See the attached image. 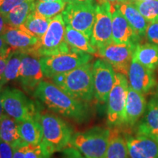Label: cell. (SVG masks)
Listing matches in <instances>:
<instances>
[{"label": "cell", "mask_w": 158, "mask_h": 158, "mask_svg": "<svg viewBox=\"0 0 158 158\" xmlns=\"http://www.w3.org/2000/svg\"><path fill=\"white\" fill-rule=\"evenodd\" d=\"M127 77L130 87L143 94L151 92L157 84L153 70L144 67L133 57L130 63Z\"/></svg>", "instance_id": "15"}, {"label": "cell", "mask_w": 158, "mask_h": 158, "mask_svg": "<svg viewBox=\"0 0 158 158\" xmlns=\"http://www.w3.org/2000/svg\"><path fill=\"white\" fill-rule=\"evenodd\" d=\"M65 28L66 24L62 14L59 13L51 19L46 32L39 39L37 44L25 53H29L40 58L70 52L72 49L64 40Z\"/></svg>", "instance_id": "4"}, {"label": "cell", "mask_w": 158, "mask_h": 158, "mask_svg": "<svg viewBox=\"0 0 158 158\" xmlns=\"http://www.w3.org/2000/svg\"><path fill=\"white\" fill-rule=\"evenodd\" d=\"M112 12V42L116 44H139L141 37L134 30L122 13L114 5Z\"/></svg>", "instance_id": "14"}, {"label": "cell", "mask_w": 158, "mask_h": 158, "mask_svg": "<svg viewBox=\"0 0 158 158\" xmlns=\"http://www.w3.org/2000/svg\"><path fill=\"white\" fill-rule=\"evenodd\" d=\"M3 87L0 86V118L4 114V109L2 106V91Z\"/></svg>", "instance_id": "40"}, {"label": "cell", "mask_w": 158, "mask_h": 158, "mask_svg": "<svg viewBox=\"0 0 158 158\" xmlns=\"http://www.w3.org/2000/svg\"><path fill=\"white\" fill-rule=\"evenodd\" d=\"M68 2H85L88 1V0H67Z\"/></svg>", "instance_id": "41"}, {"label": "cell", "mask_w": 158, "mask_h": 158, "mask_svg": "<svg viewBox=\"0 0 158 158\" xmlns=\"http://www.w3.org/2000/svg\"><path fill=\"white\" fill-rule=\"evenodd\" d=\"M104 158H130L125 135L121 128H110L109 141Z\"/></svg>", "instance_id": "22"}, {"label": "cell", "mask_w": 158, "mask_h": 158, "mask_svg": "<svg viewBox=\"0 0 158 158\" xmlns=\"http://www.w3.org/2000/svg\"><path fill=\"white\" fill-rule=\"evenodd\" d=\"M130 158H158V143L149 136L124 133Z\"/></svg>", "instance_id": "16"}, {"label": "cell", "mask_w": 158, "mask_h": 158, "mask_svg": "<svg viewBox=\"0 0 158 158\" xmlns=\"http://www.w3.org/2000/svg\"><path fill=\"white\" fill-rule=\"evenodd\" d=\"M116 72L107 61L99 59L93 63L94 98L98 103L104 105L115 81Z\"/></svg>", "instance_id": "13"}, {"label": "cell", "mask_w": 158, "mask_h": 158, "mask_svg": "<svg viewBox=\"0 0 158 158\" xmlns=\"http://www.w3.org/2000/svg\"><path fill=\"white\" fill-rule=\"evenodd\" d=\"M156 92H157L156 95H157V97L158 98V85H157V90H156Z\"/></svg>", "instance_id": "43"}, {"label": "cell", "mask_w": 158, "mask_h": 158, "mask_svg": "<svg viewBox=\"0 0 158 158\" xmlns=\"http://www.w3.org/2000/svg\"><path fill=\"white\" fill-rule=\"evenodd\" d=\"M154 139H155V141H157V143H158V136H157V137H156L155 138H154Z\"/></svg>", "instance_id": "45"}, {"label": "cell", "mask_w": 158, "mask_h": 158, "mask_svg": "<svg viewBox=\"0 0 158 158\" xmlns=\"http://www.w3.org/2000/svg\"><path fill=\"white\" fill-rule=\"evenodd\" d=\"M7 23H6L5 16L2 13H0V35H2L7 27Z\"/></svg>", "instance_id": "37"}, {"label": "cell", "mask_w": 158, "mask_h": 158, "mask_svg": "<svg viewBox=\"0 0 158 158\" xmlns=\"http://www.w3.org/2000/svg\"><path fill=\"white\" fill-rule=\"evenodd\" d=\"M67 0H56V1L47 2H35V11L43 16L52 19L56 15L64 11L68 5Z\"/></svg>", "instance_id": "30"}, {"label": "cell", "mask_w": 158, "mask_h": 158, "mask_svg": "<svg viewBox=\"0 0 158 158\" xmlns=\"http://www.w3.org/2000/svg\"><path fill=\"white\" fill-rule=\"evenodd\" d=\"M2 141L9 143L13 149L27 143L19 133V122L6 114L0 118V142Z\"/></svg>", "instance_id": "20"}, {"label": "cell", "mask_w": 158, "mask_h": 158, "mask_svg": "<svg viewBox=\"0 0 158 158\" xmlns=\"http://www.w3.org/2000/svg\"><path fill=\"white\" fill-rule=\"evenodd\" d=\"M7 48H9V46L6 43L2 35H0V54L2 53L4 51H5Z\"/></svg>", "instance_id": "39"}, {"label": "cell", "mask_w": 158, "mask_h": 158, "mask_svg": "<svg viewBox=\"0 0 158 158\" xmlns=\"http://www.w3.org/2000/svg\"><path fill=\"white\" fill-rule=\"evenodd\" d=\"M51 20L34 10L28 15L20 28L40 39L46 32Z\"/></svg>", "instance_id": "26"}, {"label": "cell", "mask_w": 158, "mask_h": 158, "mask_svg": "<svg viewBox=\"0 0 158 158\" xmlns=\"http://www.w3.org/2000/svg\"><path fill=\"white\" fill-rule=\"evenodd\" d=\"M133 1H151V0H133Z\"/></svg>", "instance_id": "44"}, {"label": "cell", "mask_w": 158, "mask_h": 158, "mask_svg": "<svg viewBox=\"0 0 158 158\" xmlns=\"http://www.w3.org/2000/svg\"><path fill=\"white\" fill-rule=\"evenodd\" d=\"M135 47L136 45H133L116 44L111 42L98 49L97 54L102 59L107 61L113 67L116 73L127 76Z\"/></svg>", "instance_id": "12"}, {"label": "cell", "mask_w": 158, "mask_h": 158, "mask_svg": "<svg viewBox=\"0 0 158 158\" xmlns=\"http://www.w3.org/2000/svg\"><path fill=\"white\" fill-rule=\"evenodd\" d=\"M25 1L27 0H4L2 5L0 6V13L5 15L12 9L14 8L20 4L24 2Z\"/></svg>", "instance_id": "33"}, {"label": "cell", "mask_w": 158, "mask_h": 158, "mask_svg": "<svg viewBox=\"0 0 158 158\" xmlns=\"http://www.w3.org/2000/svg\"><path fill=\"white\" fill-rule=\"evenodd\" d=\"M53 83L76 100L89 102L94 98L93 64L86 63L69 72L56 75Z\"/></svg>", "instance_id": "2"}, {"label": "cell", "mask_w": 158, "mask_h": 158, "mask_svg": "<svg viewBox=\"0 0 158 158\" xmlns=\"http://www.w3.org/2000/svg\"><path fill=\"white\" fill-rule=\"evenodd\" d=\"M2 37L12 50L22 52H27L31 50L39 41V38L20 27H12L10 26H7Z\"/></svg>", "instance_id": "18"}, {"label": "cell", "mask_w": 158, "mask_h": 158, "mask_svg": "<svg viewBox=\"0 0 158 158\" xmlns=\"http://www.w3.org/2000/svg\"><path fill=\"white\" fill-rule=\"evenodd\" d=\"M12 51V49L10 48H7L5 51H4L2 53L0 54V81H1L2 78L4 71H5L6 64H7V60L10 55V53Z\"/></svg>", "instance_id": "35"}, {"label": "cell", "mask_w": 158, "mask_h": 158, "mask_svg": "<svg viewBox=\"0 0 158 158\" xmlns=\"http://www.w3.org/2000/svg\"><path fill=\"white\" fill-rule=\"evenodd\" d=\"M63 152V158H85L80 152L75 148L70 147L66 148L62 151Z\"/></svg>", "instance_id": "36"}, {"label": "cell", "mask_w": 158, "mask_h": 158, "mask_svg": "<svg viewBox=\"0 0 158 158\" xmlns=\"http://www.w3.org/2000/svg\"><path fill=\"white\" fill-rule=\"evenodd\" d=\"M37 118L43 127L42 143L51 155L68 148L74 134L72 126L59 116L50 112L40 111Z\"/></svg>", "instance_id": "3"}, {"label": "cell", "mask_w": 158, "mask_h": 158, "mask_svg": "<svg viewBox=\"0 0 158 158\" xmlns=\"http://www.w3.org/2000/svg\"><path fill=\"white\" fill-rule=\"evenodd\" d=\"M2 102L4 111L18 122L36 118L40 113V103L29 99L21 90L16 88H3Z\"/></svg>", "instance_id": "6"}, {"label": "cell", "mask_w": 158, "mask_h": 158, "mask_svg": "<svg viewBox=\"0 0 158 158\" xmlns=\"http://www.w3.org/2000/svg\"><path fill=\"white\" fill-rule=\"evenodd\" d=\"M135 133L155 138L158 136V98L150 99L145 113L136 126Z\"/></svg>", "instance_id": "19"}, {"label": "cell", "mask_w": 158, "mask_h": 158, "mask_svg": "<svg viewBox=\"0 0 158 158\" xmlns=\"http://www.w3.org/2000/svg\"><path fill=\"white\" fill-rule=\"evenodd\" d=\"M44 77L39 57L23 52L17 78V81L22 89L26 93L33 94Z\"/></svg>", "instance_id": "11"}, {"label": "cell", "mask_w": 158, "mask_h": 158, "mask_svg": "<svg viewBox=\"0 0 158 158\" xmlns=\"http://www.w3.org/2000/svg\"><path fill=\"white\" fill-rule=\"evenodd\" d=\"M22 55V51L12 50L7 64H6L2 78L0 81V86L3 87L8 82L17 80Z\"/></svg>", "instance_id": "29"}, {"label": "cell", "mask_w": 158, "mask_h": 158, "mask_svg": "<svg viewBox=\"0 0 158 158\" xmlns=\"http://www.w3.org/2000/svg\"><path fill=\"white\" fill-rule=\"evenodd\" d=\"M36 1H40V2H47V1H56V0H36Z\"/></svg>", "instance_id": "42"}, {"label": "cell", "mask_w": 158, "mask_h": 158, "mask_svg": "<svg viewBox=\"0 0 158 158\" xmlns=\"http://www.w3.org/2000/svg\"><path fill=\"white\" fill-rule=\"evenodd\" d=\"M19 130L23 141L27 143L37 145L43 141V130L37 116L19 122Z\"/></svg>", "instance_id": "24"}, {"label": "cell", "mask_w": 158, "mask_h": 158, "mask_svg": "<svg viewBox=\"0 0 158 158\" xmlns=\"http://www.w3.org/2000/svg\"><path fill=\"white\" fill-rule=\"evenodd\" d=\"M96 5V0L68 2L62 13L65 24L90 39L95 19Z\"/></svg>", "instance_id": "7"}, {"label": "cell", "mask_w": 158, "mask_h": 158, "mask_svg": "<svg viewBox=\"0 0 158 158\" xmlns=\"http://www.w3.org/2000/svg\"><path fill=\"white\" fill-rule=\"evenodd\" d=\"M3 1L4 0H0V6L2 5V2H3Z\"/></svg>", "instance_id": "46"}, {"label": "cell", "mask_w": 158, "mask_h": 158, "mask_svg": "<svg viewBox=\"0 0 158 158\" xmlns=\"http://www.w3.org/2000/svg\"><path fill=\"white\" fill-rule=\"evenodd\" d=\"M35 2L36 0H27L12 9L5 15L7 24L12 27H21L28 15L35 10Z\"/></svg>", "instance_id": "27"}, {"label": "cell", "mask_w": 158, "mask_h": 158, "mask_svg": "<svg viewBox=\"0 0 158 158\" xmlns=\"http://www.w3.org/2000/svg\"><path fill=\"white\" fill-rule=\"evenodd\" d=\"M145 37L149 43L158 46V21L149 23Z\"/></svg>", "instance_id": "32"}, {"label": "cell", "mask_w": 158, "mask_h": 158, "mask_svg": "<svg viewBox=\"0 0 158 158\" xmlns=\"http://www.w3.org/2000/svg\"><path fill=\"white\" fill-rule=\"evenodd\" d=\"M133 58L151 70L158 68V46L152 43L138 44L134 51Z\"/></svg>", "instance_id": "25"}, {"label": "cell", "mask_w": 158, "mask_h": 158, "mask_svg": "<svg viewBox=\"0 0 158 158\" xmlns=\"http://www.w3.org/2000/svg\"><path fill=\"white\" fill-rule=\"evenodd\" d=\"M132 3L148 22L158 21V0L133 1Z\"/></svg>", "instance_id": "31"}, {"label": "cell", "mask_w": 158, "mask_h": 158, "mask_svg": "<svg viewBox=\"0 0 158 158\" xmlns=\"http://www.w3.org/2000/svg\"><path fill=\"white\" fill-rule=\"evenodd\" d=\"M128 84L125 75L116 73L114 86L107 101V124L109 128H122L124 126Z\"/></svg>", "instance_id": "9"}, {"label": "cell", "mask_w": 158, "mask_h": 158, "mask_svg": "<svg viewBox=\"0 0 158 158\" xmlns=\"http://www.w3.org/2000/svg\"><path fill=\"white\" fill-rule=\"evenodd\" d=\"M51 155L42 142L37 145L25 143L13 149V158H51Z\"/></svg>", "instance_id": "28"}, {"label": "cell", "mask_w": 158, "mask_h": 158, "mask_svg": "<svg viewBox=\"0 0 158 158\" xmlns=\"http://www.w3.org/2000/svg\"><path fill=\"white\" fill-rule=\"evenodd\" d=\"M90 41L97 50L112 42V12L110 3L97 2Z\"/></svg>", "instance_id": "10"}, {"label": "cell", "mask_w": 158, "mask_h": 158, "mask_svg": "<svg viewBox=\"0 0 158 158\" xmlns=\"http://www.w3.org/2000/svg\"><path fill=\"white\" fill-rule=\"evenodd\" d=\"M147 101L143 94L134 90L129 86L124 110V127H133L143 116L147 108Z\"/></svg>", "instance_id": "17"}, {"label": "cell", "mask_w": 158, "mask_h": 158, "mask_svg": "<svg viewBox=\"0 0 158 158\" xmlns=\"http://www.w3.org/2000/svg\"><path fill=\"white\" fill-rule=\"evenodd\" d=\"M33 96L50 111L77 123L87 122L91 117L92 110L89 102L72 98L54 83L42 81Z\"/></svg>", "instance_id": "1"}, {"label": "cell", "mask_w": 158, "mask_h": 158, "mask_svg": "<svg viewBox=\"0 0 158 158\" xmlns=\"http://www.w3.org/2000/svg\"><path fill=\"white\" fill-rule=\"evenodd\" d=\"M64 40L72 50L90 54H97L98 50L92 45L90 39L69 25H66L65 28Z\"/></svg>", "instance_id": "23"}, {"label": "cell", "mask_w": 158, "mask_h": 158, "mask_svg": "<svg viewBox=\"0 0 158 158\" xmlns=\"http://www.w3.org/2000/svg\"><path fill=\"white\" fill-rule=\"evenodd\" d=\"M110 136V128L94 127L74 133L70 146L85 158H104Z\"/></svg>", "instance_id": "5"}, {"label": "cell", "mask_w": 158, "mask_h": 158, "mask_svg": "<svg viewBox=\"0 0 158 158\" xmlns=\"http://www.w3.org/2000/svg\"><path fill=\"white\" fill-rule=\"evenodd\" d=\"M114 6L121 12L122 14L127 19L128 23L140 37H143L145 36L149 22L136 9L132 2L128 1Z\"/></svg>", "instance_id": "21"}, {"label": "cell", "mask_w": 158, "mask_h": 158, "mask_svg": "<svg viewBox=\"0 0 158 158\" xmlns=\"http://www.w3.org/2000/svg\"><path fill=\"white\" fill-rule=\"evenodd\" d=\"M92 59V54L72 50L64 54L40 57V61L44 76L52 78L56 75L69 72L91 62Z\"/></svg>", "instance_id": "8"}, {"label": "cell", "mask_w": 158, "mask_h": 158, "mask_svg": "<svg viewBox=\"0 0 158 158\" xmlns=\"http://www.w3.org/2000/svg\"><path fill=\"white\" fill-rule=\"evenodd\" d=\"M0 158H13V148L11 145L0 142Z\"/></svg>", "instance_id": "34"}, {"label": "cell", "mask_w": 158, "mask_h": 158, "mask_svg": "<svg viewBox=\"0 0 158 158\" xmlns=\"http://www.w3.org/2000/svg\"><path fill=\"white\" fill-rule=\"evenodd\" d=\"M128 1H129V0H97V2L99 4L108 2L111 5H118V4L126 2H128Z\"/></svg>", "instance_id": "38"}]
</instances>
